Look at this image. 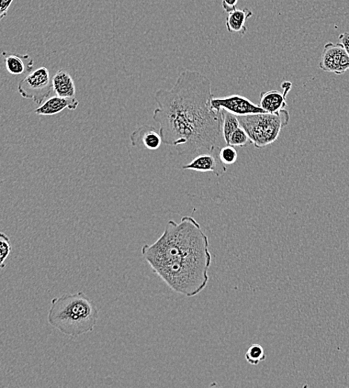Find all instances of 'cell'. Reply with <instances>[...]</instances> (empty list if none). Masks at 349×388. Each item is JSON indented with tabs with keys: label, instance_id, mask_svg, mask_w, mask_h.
<instances>
[{
	"label": "cell",
	"instance_id": "obj_7",
	"mask_svg": "<svg viewBox=\"0 0 349 388\" xmlns=\"http://www.w3.org/2000/svg\"><path fill=\"white\" fill-rule=\"evenodd\" d=\"M320 69L325 72L343 74L349 71V55L341 43H326L321 55Z\"/></svg>",
	"mask_w": 349,
	"mask_h": 388
},
{
	"label": "cell",
	"instance_id": "obj_3",
	"mask_svg": "<svg viewBox=\"0 0 349 388\" xmlns=\"http://www.w3.org/2000/svg\"><path fill=\"white\" fill-rule=\"evenodd\" d=\"M98 319L96 305L83 292L52 299L48 322L64 335L77 338L89 333L94 330Z\"/></svg>",
	"mask_w": 349,
	"mask_h": 388
},
{
	"label": "cell",
	"instance_id": "obj_18",
	"mask_svg": "<svg viewBox=\"0 0 349 388\" xmlns=\"http://www.w3.org/2000/svg\"><path fill=\"white\" fill-rule=\"evenodd\" d=\"M11 247L9 238L2 232L0 235V266L4 269L6 267V261L9 257Z\"/></svg>",
	"mask_w": 349,
	"mask_h": 388
},
{
	"label": "cell",
	"instance_id": "obj_9",
	"mask_svg": "<svg viewBox=\"0 0 349 388\" xmlns=\"http://www.w3.org/2000/svg\"><path fill=\"white\" fill-rule=\"evenodd\" d=\"M281 87L284 89L283 93L276 90H272L261 94L260 106L267 113H279L281 110L287 108L286 97L291 89L292 83L285 81L281 85Z\"/></svg>",
	"mask_w": 349,
	"mask_h": 388
},
{
	"label": "cell",
	"instance_id": "obj_15",
	"mask_svg": "<svg viewBox=\"0 0 349 388\" xmlns=\"http://www.w3.org/2000/svg\"><path fill=\"white\" fill-rule=\"evenodd\" d=\"M223 113V134L226 145H229L230 140L234 131L237 130L240 127L239 120L237 116H235L226 110H222Z\"/></svg>",
	"mask_w": 349,
	"mask_h": 388
},
{
	"label": "cell",
	"instance_id": "obj_6",
	"mask_svg": "<svg viewBox=\"0 0 349 388\" xmlns=\"http://www.w3.org/2000/svg\"><path fill=\"white\" fill-rule=\"evenodd\" d=\"M211 103L213 109L217 112L221 113L224 110L237 117L267 113L260 106L253 103L250 99L242 95L214 97Z\"/></svg>",
	"mask_w": 349,
	"mask_h": 388
},
{
	"label": "cell",
	"instance_id": "obj_11",
	"mask_svg": "<svg viewBox=\"0 0 349 388\" xmlns=\"http://www.w3.org/2000/svg\"><path fill=\"white\" fill-rule=\"evenodd\" d=\"M3 62L6 71L13 76H21L30 73L34 69V60L29 55L4 51L2 53Z\"/></svg>",
	"mask_w": 349,
	"mask_h": 388
},
{
	"label": "cell",
	"instance_id": "obj_17",
	"mask_svg": "<svg viewBox=\"0 0 349 388\" xmlns=\"http://www.w3.org/2000/svg\"><path fill=\"white\" fill-rule=\"evenodd\" d=\"M252 143L253 142L249 136L247 135L246 131L240 127L237 130L235 131L232 135L229 145L244 148L251 145Z\"/></svg>",
	"mask_w": 349,
	"mask_h": 388
},
{
	"label": "cell",
	"instance_id": "obj_4",
	"mask_svg": "<svg viewBox=\"0 0 349 388\" xmlns=\"http://www.w3.org/2000/svg\"><path fill=\"white\" fill-rule=\"evenodd\" d=\"M238 118L254 147L261 150L277 141L281 130L289 124L290 114L288 110L284 109L276 114L262 113Z\"/></svg>",
	"mask_w": 349,
	"mask_h": 388
},
{
	"label": "cell",
	"instance_id": "obj_1",
	"mask_svg": "<svg viewBox=\"0 0 349 388\" xmlns=\"http://www.w3.org/2000/svg\"><path fill=\"white\" fill-rule=\"evenodd\" d=\"M214 97L209 78L190 70L179 75L171 90L157 91L153 119L163 143L188 157L223 148V113L213 109Z\"/></svg>",
	"mask_w": 349,
	"mask_h": 388
},
{
	"label": "cell",
	"instance_id": "obj_21",
	"mask_svg": "<svg viewBox=\"0 0 349 388\" xmlns=\"http://www.w3.org/2000/svg\"><path fill=\"white\" fill-rule=\"evenodd\" d=\"M14 0H0V19L3 20L6 17L8 10Z\"/></svg>",
	"mask_w": 349,
	"mask_h": 388
},
{
	"label": "cell",
	"instance_id": "obj_5",
	"mask_svg": "<svg viewBox=\"0 0 349 388\" xmlns=\"http://www.w3.org/2000/svg\"><path fill=\"white\" fill-rule=\"evenodd\" d=\"M17 89L21 96L32 99L38 105L43 104L53 92L49 70L41 66L31 72L20 80Z\"/></svg>",
	"mask_w": 349,
	"mask_h": 388
},
{
	"label": "cell",
	"instance_id": "obj_13",
	"mask_svg": "<svg viewBox=\"0 0 349 388\" xmlns=\"http://www.w3.org/2000/svg\"><path fill=\"white\" fill-rule=\"evenodd\" d=\"M53 92L63 97H75L76 88L74 80L68 72L60 70L52 78Z\"/></svg>",
	"mask_w": 349,
	"mask_h": 388
},
{
	"label": "cell",
	"instance_id": "obj_20",
	"mask_svg": "<svg viewBox=\"0 0 349 388\" xmlns=\"http://www.w3.org/2000/svg\"><path fill=\"white\" fill-rule=\"evenodd\" d=\"M239 0H222V7L225 13H230L237 8Z\"/></svg>",
	"mask_w": 349,
	"mask_h": 388
},
{
	"label": "cell",
	"instance_id": "obj_12",
	"mask_svg": "<svg viewBox=\"0 0 349 388\" xmlns=\"http://www.w3.org/2000/svg\"><path fill=\"white\" fill-rule=\"evenodd\" d=\"M132 146H143L151 150H158L163 143L161 134L152 127L144 126L135 131L131 136Z\"/></svg>",
	"mask_w": 349,
	"mask_h": 388
},
{
	"label": "cell",
	"instance_id": "obj_16",
	"mask_svg": "<svg viewBox=\"0 0 349 388\" xmlns=\"http://www.w3.org/2000/svg\"><path fill=\"white\" fill-rule=\"evenodd\" d=\"M245 359L251 365L256 366L260 364V363L266 359L264 348L261 345L255 343L246 351Z\"/></svg>",
	"mask_w": 349,
	"mask_h": 388
},
{
	"label": "cell",
	"instance_id": "obj_8",
	"mask_svg": "<svg viewBox=\"0 0 349 388\" xmlns=\"http://www.w3.org/2000/svg\"><path fill=\"white\" fill-rule=\"evenodd\" d=\"M220 150L199 154L189 164L184 165L182 168L200 173L211 172L220 177L228 171L226 164L220 158Z\"/></svg>",
	"mask_w": 349,
	"mask_h": 388
},
{
	"label": "cell",
	"instance_id": "obj_10",
	"mask_svg": "<svg viewBox=\"0 0 349 388\" xmlns=\"http://www.w3.org/2000/svg\"><path fill=\"white\" fill-rule=\"evenodd\" d=\"M80 106V101L75 97H63L58 95L47 99L36 110L38 115L51 116L61 113L66 108L75 110Z\"/></svg>",
	"mask_w": 349,
	"mask_h": 388
},
{
	"label": "cell",
	"instance_id": "obj_2",
	"mask_svg": "<svg viewBox=\"0 0 349 388\" xmlns=\"http://www.w3.org/2000/svg\"><path fill=\"white\" fill-rule=\"evenodd\" d=\"M209 238L196 220L184 216L179 224L170 220L163 235L142 254L153 271L177 294L193 297L209 282L211 257Z\"/></svg>",
	"mask_w": 349,
	"mask_h": 388
},
{
	"label": "cell",
	"instance_id": "obj_19",
	"mask_svg": "<svg viewBox=\"0 0 349 388\" xmlns=\"http://www.w3.org/2000/svg\"><path fill=\"white\" fill-rule=\"evenodd\" d=\"M220 158L224 164L230 165L237 161L238 153L234 147L226 145L221 149Z\"/></svg>",
	"mask_w": 349,
	"mask_h": 388
},
{
	"label": "cell",
	"instance_id": "obj_14",
	"mask_svg": "<svg viewBox=\"0 0 349 388\" xmlns=\"http://www.w3.org/2000/svg\"><path fill=\"white\" fill-rule=\"evenodd\" d=\"M253 12L249 8L238 9L232 10L228 14L226 19V27L229 32L238 33L244 35L247 31L246 22L253 16Z\"/></svg>",
	"mask_w": 349,
	"mask_h": 388
},
{
	"label": "cell",
	"instance_id": "obj_22",
	"mask_svg": "<svg viewBox=\"0 0 349 388\" xmlns=\"http://www.w3.org/2000/svg\"><path fill=\"white\" fill-rule=\"evenodd\" d=\"M339 41L349 55V33L344 32L343 34H341L339 36Z\"/></svg>",
	"mask_w": 349,
	"mask_h": 388
}]
</instances>
